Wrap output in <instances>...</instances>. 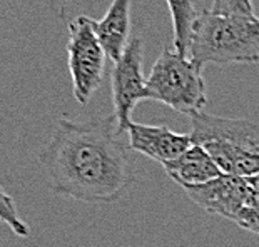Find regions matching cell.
Segmentation results:
<instances>
[{"instance_id":"cell-1","label":"cell","mask_w":259,"mask_h":247,"mask_svg":"<svg viewBox=\"0 0 259 247\" xmlns=\"http://www.w3.org/2000/svg\"><path fill=\"white\" fill-rule=\"evenodd\" d=\"M129 151L115 132L114 115L92 120L62 117L38 154V162L54 194L106 206L122 199L134 182Z\"/></svg>"},{"instance_id":"cell-2","label":"cell","mask_w":259,"mask_h":247,"mask_svg":"<svg viewBox=\"0 0 259 247\" xmlns=\"http://www.w3.org/2000/svg\"><path fill=\"white\" fill-rule=\"evenodd\" d=\"M191 142L206 151L226 175L247 179L259 174V125L197 112L191 115Z\"/></svg>"},{"instance_id":"cell-3","label":"cell","mask_w":259,"mask_h":247,"mask_svg":"<svg viewBox=\"0 0 259 247\" xmlns=\"http://www.w3.org/2000/svg\"><path fill=\"white\" fill-rule=\"evenodd\" d=\"M189 59L201 69L206 64L257 62L259 17L199 14L192 30Z\"/></svg>"},{"instance_id":"cell-4","label":"cell","mask_w":259,"mask_h":247,"mask_svg":"<svg viewBox=\"0 0 259 247\" xmlns=\"http://www.w3.org/2000/svg\"><path fill=\"white\" fill-rule=\"evenodd\" d=\"M202 69L176 48H164L146 79L149 101H157L186 115L202 112L207 87Z\"/></svg>"},{"instance_id":"cell-5","label":"cell","mask_w":259,"mask_h":247,"mask_svg":"<svg viewBox=\"0 0 259 247\" xmlns=\"http://www.w3.org/2000/svg\"><path fill=\"white\" fill-rule=\"evenodd\" d=\"M67 57L74 97L80 106H85L102 84L109 59L99 42L92 17L79 15L69 24Z\"/></svg>"},{"instance_id":"cell-6","label":"cell","mask_w":259,"mask_h":247,"mask_svg":"<svg viewBox=\"0 0 259 247\" xmlns=\"http://www.w3.org/2000/svg\"><path fill=\"white\" fill-rule=\"evenodd\" d=\"M144 43L139 37L129 42L127 48L117 62H114L111 72V92L117 135L127 132L132 122L131 115L141 101H147L149 92L146 87L144 70Z\"/></svg>"},{"instance_id":"cell-7","label":"cell","mask_w":259,"mask_h":247,"mask_svg":"<svg viewBox=\"0 0 259 247\" xmlns=\"http://www.w3.org/2000/svg\"><path fill=\"white\" fill-rule=\"evenodd\" d=\"M187 197L201 209L234 221L236 216L251 204L252 187L238 175H219L209 182L184 185Z\"/></svg>"},{"instance_id":"cell-8","label":"cell","mask_w":259,"mask_h":247,"mask_svg":"<svg viewBox=\"0 0 259 247\" xmlns=\"http://www.w3.org/2000/svg\"><path fill=\"white\" fill-rule=\"evenodd\" d=\"M129 149L146 156L162 166L189 149L192 145L189 134H178L164 125H147L131 122L127 127Z\"/></svg>"},{"instance_id":"cell-9","label":"cell","mask_w":259,"mask_h":247,"mask_svg":"<svg viewBox=\"0 0 259 247\" xmlns=\"http://www.w3.org/2000/svg\"><path fill=\"white\" fill-rule=\"evenodd\" d=\"M132 0H112L106 15L96 20V34L112 62L122 57L129 45Z\"/></svg>"},{"instance_id":"cell-10","label":"cell","mask_w":259,"mask_h":247,"mask_svg":"<svg viewBox=\"0 0 259 247\" xmlns=\"http://www.w3.org/2000/svg\"><path fill=\"white\" fill-rule=\"evenodd\" d=\"M164 171L169 177L178 182L181 187L184 185H197L223 175L221 169L216 166L211 156L199 145L192 144L183 156L164 164Z\"/></svg>"},{"instance_id":"cell-11","label":"cell","mask_w":259,"mask_h":247,"mask_svg":"<svg viewBox=\"0 0 259 247\" xmlns=\"http://www.w3.org/2000/svg\"><path fill=\"white\" fill-rule=\"evenodd\" d=\"M174 27V48L181 56L189 57L192 30L197 20L194 0H166Z\"/></svg>"},{"instance_id":"cell-12","label":"cell","mask_w":259,"mask_h":247,"mask_svg":"<svg viewBox=\"0 0 259 247\" xmlns=\"http://www.w3.org/2000/svg\"><path fill=\"white\" fill-rule=\"evenodd\" d=\"M0 222H4L19 237H29L30 229L22 221L14 197L7 194L2 187H0Z\"/></svg>"},{"instance_id":"cell-13","label":"cell","mask_w":259,"mask_h":247,"mask_svg":"<svg viewBox=\"0 0 259 247\" xmlns=\"http://www.w3.org/2000/svg\"><path fill=\"white\" fill-rule=\"evenodd\" d=\"M209 12L214 15H254L251 0H212Z\"/></svg>"},{"instance_id":"cell-14","label":"cell","mask_w":259,"mask_h":247,"mask_svg":"<svg viewBox=\"0 0 259 247\" xmlns=\"http://www.w3.org/2000/svg\"><path fill=\"white\" fill-rule=\"evenodd\" d=\"M233 222L249 232L259 234V207H244Z\"/></svg>"},{"instance_id":"cell-15","label":"cell","mask_w":259,"mask_h":247,"mask_svg":"<svg viewBox=\"0 0 259 247\" xmlns=\"http://www.w3.org/2000/svg\"><path fill=\"white\" fill-rule=\"evenodd\" d=\"M246 182L249 184L254 190H259V174L252 175V177H247V179H246Z\"/></svg>"}]
</instances>
